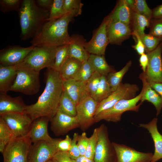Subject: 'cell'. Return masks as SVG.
<instances>
[{
  "label": "cell",
  "mask_w": 162,
  "mask_h": 162,
  "mask_svg": "<svg viewBox=\"0 0 162 162\" xmlns=\"http://www.w3.org/2000/svg\"><path fill=\"white\" fill-rule=\"evenodd\" d=\"M44 75L46 86L43 92L36 103L26 105L24 112L33 121L41 117H47L50 120L58 111L63 91V80L59 72L48 68Z\"/></svg>",
  "instance_id": "1"
},
{
  "label": "cell",
  "mask_w": 162,
  "mask_h": 162,
  "mask_svg": "<svg viewBox=\"0 0 162 162\" xmlns=\"http://www.w3.org/2000/svg\"><path fill=\"white\" fill-rule=\"evenodd\" d=\"M73 17L67 14L58 19L46 21L31 41L32 45L57 47L69 44L71 37L68 32V26Z\"/></svg>",
  "instance_id": "2"
},
{
  "label": "cell",
  "mask_w": 162,
  "mask_h": 162,
  "mask_svg": "<svg viewBox=\"0 0 162 162\" xmlns=\"http://www.w3.org/2000/svg\"><path fill=\"white\" fill-rule=\"evenodd\" d=\"M19 12L22 40L33 38L38 33L49 15V12L41 8L35 0H23Z\"/></svg>",
  "instance_id": "3"
},
{
  "label": "cell",
  "mask_w": 162,
  "mask_h": 162,
  "mask_svg": "<svg viewBox=\"0 0 162 162\" xmlns=\"http://www.w3.org/2000/svg\"><path fill=\"white\" fill-rule=\"evenodd\" d=\"M17 76L10 91L27 95H33L39 91L40 85V72L18 65Z\"/></svg>",
  "instance_id": "4"
},
{
  "label": "cell",
  "mask_w": 162,
  "mask_h": 162,
  "mask_svg": "<svg viewBox=\"0 0 162 162\" xmlns=\"http://www.w3.org/2000/svg\"><path fill=\"white\" fill-rule=\"evenodd\" d=\"M144 91L142 88L140 93L135 98L130 99H122L118 102L112 106L94 116V123L98 122L102 120L108 122H117L121 119V116L124 112L127 111L138 112L142 104L140 103Z\"/></svg>",
  "instance_id": "5"
},
{
  "label": "cell",
  "mask_w": 162,
  "mask_h": 162,
  "mask_svg": "<svg viewBox=\"0 0 162 162\" xmlns=\"http://www.w3.org/2000/svg\"><path fill=\"white\" fill-rule=\"evenodd\" d=\"M57 47L35 46L19 65L39 72L45 68H52Z\"/></svg>",
  "instance_id": "6"
},
{
  "label": "cell",
  "mask_w": 162,
  "mask_h": 162,
  "mask_svg": "<svg viewBox=\"0 0 162 162\" xmlns=\"http://www.w3.org/2000/svg\"><path fill=\"white\" fill-rule=\"evenodd\" d=\"M32 141L27 135L11 139L2 153L3 162H28Z\"/></svg>",
  "instance_id": "7"
},
{
  "label": "cell",
  "mask_w": 162,
  "mask_h": 162,
  "mask_svg": "<svg viewBox=\"0 0 162 162\" xmlns=\"http://www.w3.org/2000/svg\"><path fill=\"white\" fill-rule=\"evenodd\" d=\"M98 140L94 157V162H116L115 150L109 138L107 127L102 124L98 127Z\"/></svg>",
  "instance_id": "8"
},
{
  "label": "cell",
  "mask_w": 162,
  "mask_h": 162,
  "mask_svg": "<svg viewBox=\"0 0 162 162\" xmlns=\"http://www.w3.org/2000/svg\"><path fill=\"white\" fill-rule=\"evenodd\" d=\"M139 90V87L136 84L121 83L115 91L98 103L95 116L110 108L121 100L130 99L135 98Z\"/></svg>",
  "instance_id": "9"
},
{
  "label": "cell",
  "mask_w": 162,
  "mask_h": 162,
  "mask_svg": "<svg viewBox=\"0 0 162 162\" xmlns=\"http://www.w3.org/2000/svg\"><path fill=\"white\" fill-rule=\"evenodd\" d=\"M10 128L12 138L27 135L33 122L25 113H9L0 115Z\"/></svg>",
  "instance_id": "10"
},
{
  "label": "cell",
  "mask_w": 162,
  "mask_h": 162,
  "mask_svg": "<svg viewBox=\"0 0 162 162\" xmlns=\"http://www.w3.org/2000/svg\"><path fill=\"white\" fill-rule=\"evenodd\" d=\"M98 103L89 96L76 106V117L79 128L84 131L94 123V117Z\"/></svg>",
  "instance_id": "11"
},
{
  "label": "cell",
  "mask_w": 162,
  "mask_h": 162,
  "mask_svg": "<svg viewBox=\"0 0 162 162\" xmlns=\"http://www.w3.org/2000/svg\"><path fill=\"white\" fill-rule=\"evenodd\" d=\"M58 141L51 142L40 140L32 145L28 154V162H46L52 159L59 151L57 148Z\"/></svg>",
  "instance_id": "12"
},
{
  "label": "cell",
  "mask_w": 162,
  "mask_h": 162,
  "mask_svg": "<svg viewBox=\"0 0 162 162\" xmlns=\"http://www.w3.org/2000/svg\"><path fill=\"white\" fill-rule=\"evenodd\" d=\"M108 21L107 17L106 16L95 31L90 40L85 43V48L89 54L104 55L106 46L109 43L106 33Z\"/></svg>",
  "instance_id": "13"
},
{
  "label": "cell",
  "mask_w": 162,
  "mask_h": 162,
  "mask_svg": "<svg viewBox=\"0 0 162 162\" xmlns=\"http://www.w3.org/2000/svg\"><path fill=\"white\" fill-rule=\"evenodd\" d=\"M35 47L33 45L26 47L18 45L7 46L0 51V64L12 66L20 64Z\"/></svg>",
  "instance_id": "14"
},
{
  "label": "cell",
  "mask_w": 162,
  "mask_h": 162,
  "mask_svg": "<svg viewBox=\"0 0 162 162\" xmlns=\"http://www.w3.org/2000/svg\"><path fill=\"white\" fill-rule=\"evenodd\" d=\"M116 156V162H151L152 153L138 151L124 145L112 142Z\"/></svg>",
  "instance_id": "15"
},
{
  "label": "cell",
  "mask_w": 162,
  "mask_h": 162,
  "mask_svg": "<svg viewBox=\"0 0 162 162\" xmlns=\"http://www.w3.org/2000/svg\"><path fill=\"white\" fill-rule=\"evenodd\" d=\"M162 42L154 50L147 54L148 63L145 76L147 81L162 82Z\"/></svg>",
  "instance_id": "16"
},
{
  "label": "cell",
  "mask_w": 162,
  "mask_h": 162,
  "mask_svg": "<svg viewBox=\"0 0 162 162\" xmlns=\"http://www.w3.org/2000/svg\"><path fill=\"white\" fill-rule=\"evenodd\" d=\"M50 121L51 129L56 136L64 135L70 131L79 127L76 116H69L58 110Z\"/></svg>",
  "instance_id": "17"
},
{
  "label": "cell",
  "mask_w": 162,
  "mask_h": 162,
  "mask_svg": "<svg viewBox=\"0 0 162 162\" xmlns=\"http://www.w3.org/2000/svg\"><path fill=\"white\" fill-rule=\"evenodd\" d=\"M50 121V119L49 117H41L33 121L27 136L30 137L33 144L40 140L55 142L62 139H54L49 135L47 128Z\"/></svg>",
  "instance_id": "18"
},
{
  "label": "cell",
  "mask_w": 162,
  "mask_h": 162,
  "mask_svg": "<svg viewBox=\"0 0 162 162\" xmlns=\"http://www.w3.org/2000/svg\"><path fill=\"white\" fill-rule=\"evenodd\" d=\"M108 20L106 33L109 43L120 45L132 35L130 26L120 22Z\"/></svg>",
  "instance_id": "19"
},
{
  "label": "cell",
  "mask_w": 162,
  "mask_h": 162,
  "mask_svg": "<svg viewBox=\"0 0 162 162\" xmlns=\"http://www.w3.org/2000/svg\"><path fill=\"white\" fill-rule=\"evenodd\" d=\"M63 91L72 100L76 106L86 98L90 96L87 90L86 83L72 79L64 80Z\"/></svg>",
  "instance_id": "20"
},
{
  "label": "cell",
  "mask_w": 162,
  "mask_h": 162,
  "mask_svg": "<svg viewBox=\"0 0 162 162\" xmlns=\"http://www.w3.org/2000/svg\"><path fill=\"white\" fill-rule=\"evenodd\" d=\"M26 105L20 96L13 97L7 93H0V115L9 113L24 112Z\"/></svg>",
  "instance_id": "21"
},
{
  "label": "cell",
  "mask_w": 162,
  "mask_h": 162,
  "mask_svg": "<svg viewBox=\"0 0 162 162\" xmlns=\"http://www.w3.org/2000/svg\"><path fill=\"white\" fill-rule=\"evenodd\" d=\"M158 118H154L147 124H140V126L148 130L153 140L154 152L151 162H156L162 158V135L158 131L157 123Z\"/></svg>",
  "instance_id": "22"
},
{
  "label": "cell",
  "mask_w": 162,
  "mask_h": 162,
  "mask_svg": "<svg viewBox=\"0 0 162 162\" xmlns=\"http://www.w3.org/2000/svg\"><path fill=\"white\" fill-rule=\"evenodd\" d=\"M86 40L78 35L71 36L69 45V57L77 59L81 62L87 60L90 54L86 49Z\"/></svg>",
  "instance_id": "23"
},
{
  "label": "cell",
  "mask_w": 162,
  "mask_h": 162,
  "mask_svg": "<svg viewBox=\"0 0 162 162\" xmlns=\"http://www.w3.org/2000/svg\"><path fill=\"white\" fill-rule=\"evenodd\" d=\"M142 81L144 91L140 100V103H142L145 100L152 103L155 106L157 111L156 116L160 113L162 108V98L160 95L150 86L147 81L142 72L139 76Z\"/></svg>",
  "instance_id": "24"
},
{
  "label": "cell",
  "mask_w": 162,
  "mask_h": 162,
  "mask_svg": "<svg viewBox=\"0 0 162 162\" xmlns=\"http://www.w3.org/2000/svg\"><path fill=\"white\" fill-rule=\"evenodd\" d=\"M132 10L125 0L119 1L114 9L107 16L110 21L120 22L130 26Z\"/></svg>",
  "instance_id": "25"
},
{
  "label": "cell",
  "mask_w": 162,
  "mask_h": 162,
  "mask_svg": "<svg viewBox=\"0 0 162 162\" xmlns=\"http://www.w3.org/2000/svg\"><path fill=\"white\" fill-rule=\"evenodd\" d=\"M18 65L0 64V93H7L13 85L17 72Z\"/></svg>",
  "instance_id": "26"
},
{
  "label": "cell",
  "mask_w": 162,
  "mask_h": 162,
  "mask_svg": "<svg viewBox=\"0 0 162 162\" xmlns=\"http://www.w3.org/2000/svg\"><path fill=\"white\" fill-rule=\"evenodd\" d=\"M82 64V62L77 59L68 58L62 66L59 72L63 80L73 79Z\"/></svg>",
  "instance_id": "27"
},
{
  "label": "cell",
  "mask_w": 162,
  "mask_h": 162,
  "mask_svg": "<svg viewBox=\"0 0 162 162\" xmlns=\"http://www.w3.org/2000/svg\"><path fill=\"white\" fill-rule=\"evenodd\" d=\"M88 61L94 70L101 75L107 76L116 71L107 63L104 56L90 54Z\"/></svg>",
  "instance_id": "28"
},
{
  "label": "cell",
  "mask_w": 162,
  "mask_h": 162,
  "mask_svg": "<svg viewBox=\"0 0 162 162\" xmlns=\"http://www.w3.org/2000/svg\"><path fill=\"white\" fill-rule=\"evenodd\" d=\"M150 24L151 20L143 15L132 11L130 25H131L132 32H136L141 37L145 34L144 30L145 28L150 27Z\"/></svg>",
  "instance_id": "29"
},
{
  "label": "cell",
  "mask_w": 162,
  "mask_h": 162,
  "mask_svg": "<svg viewBox=\"0 0 162 162\" xmlns=\"http://www.w3.org/2000/svg\"><path fill=\"white\" fill-rule=\"evenodd\" d=\"M132 63L131 61L130 60L120 70L110 73L107 75V81L112 92L115 91L119 86L124 76L128 70Z\"/></svg>",
  "instance_id": "30"
},
{
  "label": "cell",
  "mask_w": 162,
  "mask_h": 162,
  "mask_svg": "<svg viewBox=\"0 0 162 162\" xmlns=\"http://www.w3.org/2000/svg\"><path fill=\"white\" fill-rule=\"evenodd\" d=\"M58 110L71 116H76V105L64 91L60 100Z\"/></svg>",
  "instance_id": "31"
},
{
  "label": "cell",
  "mask_w": 162,
  "mask_h": 162,
  "mask_svg": "<svg viewBox=\"0 0 162 162\" xmlns=\"http://www.w3.org/2000/svg\"><path fill=\"white\" fill-rule=\"evenodd\" d=\"M112 92L107 82L106 76L101 75L100 84L96 92L92 98L98 103L107 98Z\"/></svg>",
  "instance_id": "32"
},
{
  "label": "cell",
  "mask_w": 162,
  "mask_h": 162,
  "mask_svg": "<svg viewBox=\"0 0 162 162\" xmlns=\"http://www.w3.org/2000/svg\"><path fill=\"white\" fill-rule=\"evenodd\" d=\"M68 58L69 44L58 46L56 49L54 63L52 68L59 72L62 66Z\"/></svg>",
  "instance_id": "33"
},
{
  "label": "cell",
  "mask_w": 162,
  "mask_h": 162,
  "mask_svg": "<svg viewBox=\"0 0 162 162\" xmlns=\"http://www.w3.org/2000/svg\"><path fill=\"white\" fill-rule=\"evenodd\" d=\"M95 72L88 60H86L82 62L73 79L86 83Z\"/></svg>",
  "instance_id": "34"
},
{
  "label": "cell",
  "mask_w": 162,
  "mask_h": 162,
  "mask_svg": "<svg viewBox=\"0 0 162 162\" xmlns=\"http://www.w3.org/2000/svg\"><path fill=\"white\" fill-rule=\"evenodd\" d=\"M83 4L80 0H64V8L65 14H69L73 17L81 14Z\"/></svg>",
  "instance_id": "35"
},
{
  "label": "cell",
  "mask_w": 162,
  "mask_h": 162,
  "mask_svg": "<svg viewBox=\"0 0 162 162\" xmlns=\"http://www.w3.org/2000/svg\"><path fill=\"white\" fill-rule=\"evenodd\" d=\"M64 0H53L46 20H53L59 18L65 14L64 8Z\"/></svg>",
  "instance_id": "36"
},
{
  "label": "cell",
  "mask_w": 162,
  "mask_h": 162,
  "mask_svg": "<svg viewBox=\"0 0 162 162\" xmlns=\"http://www.w3.org/2000/svg\"><path fill=\"white\" fill-rule=\"evenodd\" d=\"M143 15L151 20L152 18V10L148 7L145 0H135L132 10Z\"/></svg>",
  "instance_id": "37"
},
{
  "label": "cell",
  "mask_w": 162,
  "mask_h": 162,
  "mask_svg": "<svg viewBox=\"0 0 162 162\" xmlns=\"http://www.w3.org/2000/svg\"><path fill=\"white\" fill-rule=\"evenodd\" d=\"M98 127L95 128L91 136L89 138L88 144L84 155L86 158L94 160L95 149L98 140Z\"/></svg>",
  "instance_id": "38"
},
{
  "label": "cell",
  "mask_w": 162,
  "mask_h": 162,
  "mask_svg": "<svg viewBox=\"0 0 162 162\" xmlns=\"http://www.w3.org/2000/svg\"><path fill=\"white\" fill-rule=\"evenodd\" d=\"M140 38L147 53L155 50L161 42L160 39L149 34H145Z\"/></svg>",
  "instance_id": "39"
},
{
  "label": "cell",
  "mask_w": 162,
  "mask_h": 162,
  "mask_svg": "<svg viewBox=\"0 0 162 162\" xmlns=\"http://www.w3.org/2000/svg\"><path fill=\"white\" fill-rule=\"evenodd\" d=\"M22 0H0V10L4 13L12 11H19Z\"/></svg>",
  "instance_id": "40"
},
{
  "label": "cell",
  "mask_w": 162,
  "mask_h": 162,
  "mask_svg": "<svg viewBox=\"0 0 162 162\" xmlns=\"http://www.w3.org/2000/svg\"><path fill=\"white\" fill-rule=\"evenodd\" d=\"M12 138L11 130L3 118L0 117V144L6 146Z\"/></svg>",
  "instance_id": "41"
},
{
  "label": "cell",
  "mask_w": 162,
  "mask_h": 162,
  "mask_svg": "<svg viewBox=\"0 0 162 162\" xmlns=\"http://www.w3.org/2000/svg\"><path fill=\"white\" fill-rule=\"evenodd\" d=\"M101 75L95 71L86 83V87L90 96L95 94L100 84Z\"/></svg>",
  "instance_id": "42"
},
{
  "label": "cell",
  "mask_w": 162,
  "mask_h": 162,
  "mask_svg": "<svg viewBox=\"0 0 162 162\" xmlns=\"http://www.w3.org/2000/svg\"><path fill=\"white\" fill-rule=\"evenodd\" d=\"M150 28L148 34L160 39L162 41V18L151 20Z\"/></svg>",
  "instance_id": "43"
},
{
  "label": "cell",
  "mask_w": 162,
  "mask_h": 162,
  "mask_svg": "<svg viewBox=\"0 0 162 162\" xmlns=\"http://www.w3.org/2000/svg\"><path fill=\"white\" fill-rule=\"evenodd\" d=\"M79 135L78 133H74L70 149L67 152L70 157L74 160L76 159L81 155L77 145Z\"/></svg>",
  "instance_id": "44"
},
{
  "label": "cell",
  "mask_w": 162,
  "mask_h": 162,
  "mask_svg": "<svg viewBox=\"0 0 162 162\" xmlns=\"http://www.w3.org/2000/svg\"><path fill=\"white\" fill-rule=\"evenodd\" d=\"M88 141L89 138L87 137L85 132H83L79 135L77 145L81 155H84Z\"/></svg>",
  "instance_id": "45"
},
{
  "label": "cell",
  "mask_w": 162,
  "mask_h": 162,
  "mask_svg": "<svg viewBox=\"0 0 162 162\" xmlns=\"http://www.w3.org/2000/svg\"><path fill=\"white\" fill-rule=\"evenodd\" d=\"M132 35L136 42L135 45L132 46V47L140 56L144 53L145 46L140 36L136 32H132Z\"/></svg>",
  "instance_id": "46"
},
{
  "label": "cell",
  "mask_w": 162,
  "mask_h": 162,
  "mask_svg": "<svg viewBox=\"0 0 162 162\" xmlns=\"http://www.w3.org/2000/svg\"><path fill=\"white\" fill-rule=\"evenodd\" d=\"M72 139L68 135H67L64 139L59 141L57 143L59 151L67 152L70 149Z\"/></svg>",
  "instance_id": "47"
},
{
  "label": "cell",
  "mask_w": 162,
  "mask_h": 162,
  "mask_svg": "<svg viewBox=\"0 0 162 162\" xmlns=\"http://www.w3.org/2000/svg\"><path fill=\"white\" fill-rule=\"evenodd\" d=\"M52 159L55 162H76L75 160L70 157L67 152L62 151L58 152Z\"/></svg>",
  "instance_id": "48"
},
{
  "label": "cell",
  "mask_w": 162,
  "mask_h": 162,
  "mask_svg": "<svg viewBox=\"0 0 162 162\" xmlns=\"http://www.w3.org/2000/svg\"><path fill=\"white\" fill-rule=\"evenodd\" d=\"M35 1L41 8L49 13L53 0H36Z\"/></svg>",
  "instance_id": "49"
},
{
  "label": "cell",
  "mask_w": 162,
  "mask_h": 162,
  "mask_svg": "<svg viewBox=\"0 0 162 162\" xmlns=\"http://www.w3.org/2000/svg\"><path fill=\"white\" fill-rule=\"evenodd\" d=\"M139 61L140 65L143 70V72L145 73L148 63V57L147 54L144 53L141 55Z\"/></svg>",
  "instance_id": "50"
},
{
  "label": "cell",
  "mask_w": 162,
  "mask_h": 162,
  "mask_svg": "<svg viewBox=\"0 0 162 162\" xmlns=\"http://www.w3.org/2000/svg\"><path fill=\"white\" fill-rule=\"evenodd\" d=\"M147 81L152 88L162 98V82H155L147 80Z\"/></svg>",
  "instance_id": "51"
},
{
  "label": "cell",
  "mask_w": 162,
  "mask_h": 162,
  "mask_svg": "<svg viewBox=\"0 0 162 162\" xmlns=\"http://www.w3.org/2000/svg\"><path fill=\"white\" fill-rule=\"evenodd\" d=\"M162 18V4L159 5L152 10V18Z\"/></svg>",
  "instance_id": "52"
},
{
  "label": "cell",
  "mask_w": 162,
  "mask_h": 162,
  "mask_svg": "<svg viewBox=\"0 0 162 162\" xmlns=\"http://www.w3.org/2000/svg\"><path fill=\"white\" fill-rule=\"evenodd\" d=\"M75 160L76 162H94V160L88 158L84 155H80Z\"/></svg>",
  "instance_id": "53"
},
{
  "label": "cell",
  "mask_w": 162,
  "mask_h": 162,
  "mask_svg": "<svg viewBox=\"0 0 162 162\" xmlns=\"http://www.w3.org/2000/svg\"><path fill=\"white\" fill-rule=\"evenodd\" d=\"M127 4L132 10L134 6V0H125Z\"/></svg>",
  "instance_id": "54"
},
{
  "label": "cell",
  "mask_w": 162,
  "mask_h": 162,
  "mask_svg": "<svg viewBox=\"0 0 162 162\" xmlns=\"http://www.w3.org/2000/svg\"><path fill=\"white\" fill-rule=\"evenodd\" d=\"M46 162H55L52 159Z\"/></svg>",
  "instance_id": "55"
}]
</instances>
